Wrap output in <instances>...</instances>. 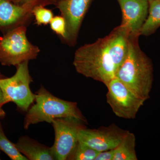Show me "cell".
<instances>
[{
    "mask_svg": "<svg viewBox=\"0 0 160 160\" xmlns=\"http://www.w3.org/2000/svg\"><path fill=\"white\" fill-rule=\"evenodd\" d=\"M50 28L53 32L58 35L63 42L66 38V22L62 15L53 17L50 23Z\"/></svg>",
    "mask_w": 160,
    "mask_h": 160,
    "instance_id": "obj_20",
    "label": "cell"
},
{
    "mask_svg": "<svg viewBox=\"0 0 160 160\" xmlns=\"http://www.w3.org/2000/svg\"><path fill=\"white\" fill-rule=\"evenodd\" d=\"M18 150L28 160H55L51 148L26 137H22L15 144Z\"/></svg>",
    "mask_w": 160,
    "mask_h": 160,
    "instance_id": "obj_13",
    "label": "cell"
},
{
    "mask_svg": "<svg viewBox=\"0 0 160 160\" xmlns=\"http://www.w3.org/2000/svg\"><path fill=\"white\" fill-rule=\"evenodd\" d=\"M29 61L16 66L13 76L0 79V87L4 95L5 103L12 102L23 111H27L35 99V94L30 89L32 78L29 73Z\"/></svg>",
    "mask_w": 160,
    "mask_h": 160,
    "instance_id": "obj_5",
    "label": "cell"
},
{
    "mask_svg": "<svg viewBox=\"0 0 160 160\" xmlns=\"http://www.w3.org/2000/svg\"><path fill=\"white\" fill-rule=\"evenodd\" d=\"M73 65L78 73L106 86L115 77L116 69L109 53L106 36L77 49Z\"/></svg>",
    "mask_w": 160,
    "mask_h": 160,
    "instance_id": "obj_2",
    "label": "cell"
},
{
    "mask_svg": "<svg viewBox=\"0 0 160 160\" xmlns=\"http://www.w3.org/2000/svg\"><path fill=\"white\" fill-rule=\"evenodd\" d=\"M130 34L129 29L120 25L106 36L109 53L116 71L127 55Z\"/></svg>",
    "mask_w": 160,
    "mask_h": 160,
    "instance_id": "obj_12",
    "label": "cell"
},
{
    "mask_svg": "<svg viewBox=\"0 0 160 160\" xmlns=\"http://www.w3.org/2000/svg\"><path fill=\"white\" fill-rule=\"evenodd\" d=\"M5 78V77H4L1 74V72H0V79L3 78Z\"/></svg>",
    "mask_w": 160,
    "mask_h": 160,
    "instance_id": "obj_23",
    "label": "cell"
},
{
    "mask_svg": "<svg viewBox=\"0 0 160 160\" xmlns=\"http://www.w3.org/2000/svg\"><path fill=\"white\" fill-rule=\"evenodd\" d=\"M34 17L35 24L38 26H46L50 24L53 18V13L51 9H46L45 6H35L32 10Z\"/></svg>",
    "mask_w": 160,
    "mask_h": 160,
    "instance_id": "obj_18",
    "label": "cell"
},
{
    "mask_svg": "<svg viewBox=\"0 0 160 160\" xmlns=\"http://www.w3.org/2000/svg\"><path fill=\"white\" fill-rule=\"evenodd\" d=\"M107 102L117 116L133 119L146 100L141 98L115 77L107 86Z\"/></svg>",
    "mask_w": 160,
    "mask_h": 160,
    "instance_id": "obj_6",
    "label": "cell"
},
{
    "mask_svg": "<svg viewBox=\"0 0 160 160\" xmlns=\"http://www.w3.org/2000/svg\"><path fill=\"white\" fill-rule=\"evenodd\" d=\"M5 103V99H4V95H3L2 91L0 87V108H1L2 106Z\"/></svg>",
    "mask_w": 160,
    "mask_h": 160,
    "instance_id": "obj_22",
    "label": "cell"
},
{
    "mask_svg": "<svg viewBox=\"0 0 160 160\" xmlns=\"http://www.w3.org/2000/svg\"><path fill=\"white\" fill-rule=\"evenodd\" d=\"M115 149L99 152L94 160H113Z\"/></svg>",
    "mask_w": 160,
    "mask_h": 160,
    "instance_id": "obj_21",
    "label": "cell"
},
{
    "mask_svg": "<svg viewBox=\"0 0 160 160\" xmlns=\"http://www.w3.org/2000/svg\"><path fill=\"white\" fill-rule=\"evenodd\" d=\"M33 16L25 8L8 0H0V31L5 34L21 26H27Z\"/></svg>",
    "mask_w": 160,
    "mask_h": 160,
    "instance_id": "obj_11",
    "label": "cell"
},
{
    "mask_svg": "<svg viewBox=\"0 0 160 160\" xmlns=\"http://www.w3.org/2000/svg\"><path fill=\"white\" fill-rule=\"evenodd\" d=\"M26 31L27 26H19L0 37V63L2 66H16L37 58L39 48L28 40Z\"/></svg>",
    "mask_w": 160,
    "mask_h": 160,
    "instance_id": "obj_4",
    "label": "cell"
},
{
    "mask_svg": "<svg viewBox=\"0 0 160 160\" xmlns=\"http://www.w3.org/2000/svg\"><path fill=\"white\" fill-rule=\"evenodd\" d=\"M35 104L27 111L24 120V128L42 122L51 123L58 118H74L86 122L75 102L56 97L43 86L35 94Z\"/></svg>",
    "mask_w": 160,
    "mask_h": 160,
    "instance_id": "obj_3",
    "label": "cell"
},
{
    "mask_svg": "<svg viewBox=\"0 0 160 160\" xmlns=\"http://www.w3.org/2000/svg\"><path fill=\"white\" fill-rule=\"evenodd\" d=\"M98 152L86 144L78 141L67 160H94Z\"/></svg>",
    "mask_w": 160,
    "mask_h": 160,
    "instance_id": "obj_17",
    "label": "cell"
},
{
    "mask_svg": "<svg viewBox=\"0 0 160 160\" xmlns=\"http://www.w3.org/2000/svg\"><path fill=\"white\" fill-rule=\"evenodd\" d=\"M136 137L129 131L117 148L113 160H137Z\"/></svg>",
    "mask_w": 160,
    "mask_h": 160,
    "instance_id": "obj_15",
    "label": "cell"
},
{
    "mask_svg": "<svg viewBox=\"0 0 160 160\" xmlns=\"http://www.w3.org/2000/svg\"><path fill=\"white\" fill-rule=\"evenodd\" d=\"M86 122L74 118H58L52 120L55 138L51 147L55 160H66L78 142L80 130Z\"/></svg>",
    "mask_w": 160,
    "mask_h": 160,
    "instance_id": "obj_7",
    "label": "cell"
},
{
    "mask_svg": "<svg viewBox=\"0 0 160 160\" xmlns=\"http://www.w3.org/2000/svg\"><path fill=\"white\" fill-rule=\"evenodd\" d=\"M140 36L130 33L127 55L117 70L115 77L138 97L146 101L150 98L153 83V65L140 48Z\"/></svg>",
    "mask_w": 160,
    "mask_h": 160,
    "instance_id": "obj_1",
    "label": "cell"
},
{
    "mask_svg": "<svg viewBox=\"0 0 160 160\" xmlns=\"http://www.w3.org/2000/svg\"><path fill=\"white\" fill-rule=\"evenodd\" d=\"M122 12L121 25L129 29L131 34L139 35L148 17V0H117Z\"/></svg>",
    "mask_w": 160,
    "mask_h": 160,
    "instance_id": "obj_10",
    "label": "cell"
},
{
    "mask_svg": "<svg viewBox=\"0 0 160 160\" xmlns=\"http://www.w3.org/2000/svg\"><path fill=\"white\" fill-rule=\"evenodd\" d=\"M149 2H151V1H154V0H148Z\"/></svg>",
    "mask_w": 160,
    "mask_h": 160,
    "instance_id": "obj_24",
    "label": "cell"
},
{
    "mask_svg": "<svg viewBox=\"0 0 160 160\" xmlns=\"http://www.w3.org/2000/svg\"><path fill=\"white\" fill-rule=\"evenodd\" d=\"M1 112H2V110H1V108H0V113H1Z\"/></svg>",
    "mask_w": 160,
    "mask_h": 160,
    "instance_id": "obj_25",
    "label": "cell"
},
{
    "mask_svg": "<svg viewBox=\"0 0 160 160\" xmlns=\"http://www.w3.org/2000/svg\"><path fill=\"white\" fill-rule=\"evenodd\" d=\"M15 5L22 6L27 11L31 12L32 10L35 6H46L48 5L57 4L61 0H8Z\"/></svg>",
    "mask_w": 160,
    "mask_h": 160,
    "instance_id": "obj_19",
    "label": "cell"
},
{
    "mask_svg": "<svg viewBox=\"0 0 160 160\" xmlns=\"http://www.w3.org/2000/svg\"><path fill=\"white\" fill-rule=\"evenodd\" d=\"M0 150L3 151L11 160H28V159L21 153L16 147L15 144L10 141L4 133L0 123Z\"/></svg>",
    "mask_w": 160,
    "mask_h": 160,
    "instance_id": "obj_16",
    "label": "cell"
},
{
    "mask_svg": "<svg viewBox=\"0 0 160 160\" xmlns=\"http://www.w3.org/2000/svg\"><path fill=\"white\" fill-rule=\"evenodd\" d=\"M160 27V0L149 2L148 17L140 31V36L148 37Z\"/></svg>",
    "mask_w": 160,
    "mask_h": 160,
    "instance_id": "obj_14",
    "label": "cell"
},
{
    "mask_svg": "<svg viewBox=\"0 0 160 160\" xmlns=\"http://www.w3.org/2000/svg\"><path fill=\"white\" fill-rule=\"evenodd\" d=\"M93 0H61L56 7L66 22V38L63 42L72 47L76 45L80 28Z\"/></svg>",
    "mask_w": 160,
    "mask_h": 160,
    "instance_id": "obj_8",
    "label": "cell"
},
{
    "mask_svg": "<svg viewBox=\"0 0 160 160\" xmlns=\"http://www.w3.org/2000/svg\"><path fill=\"white\" fill-rule=\"evenodd\" d=\"M128 132L114 124L98 129H87L86 127L80 130L78 138L79 142L99 152L115 149Z\"/></svg>",
    "mask_w": 160,
    "mask_h": 160,
    "instance_id": "obj_9",
    "label": "cell"
}]
</instances>
